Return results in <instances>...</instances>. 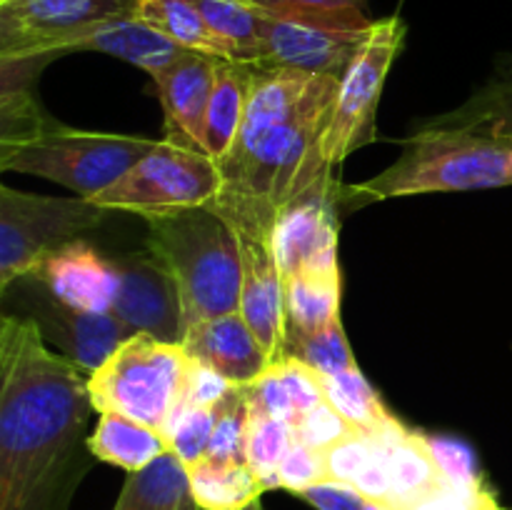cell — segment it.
<instances>
[{
    "mask_svg": "<svg viewBox=\"0 0 512 510\" xmlns=\"http://www.w3.org/2000/svg\"><path fill=\"white\" fill-rule=\"evenodd\" d=\"M88 378L45 345L35 320H0V510H68L88 470Z\"/></svg>",
    "mask_w": 512,
    "mask_h": 510,
    "instance_id": "cell-1",
    "label": "cell"
},
{
    "mask_svg": "<svg viewBox=\"0 0 512 510\" xmlns=\"http://www.w3.org/2000/svg\"><path fill=\"white\" fill-rule=\"evenodd\" d=\"M338 90V75L255 65L248 113L233 150L220 163L223 190L280 210L315 180L335 173L325 163V133Z\"/></svg>",
    "mask_w": 512,
    "mask_h": 510,
    "instance_id": "cell-2",
    "label": "cell"
},
{
    "mask_svg": "<svg viewBox=\"0 0 512 510\" xmlns=\"http://www.w3.org/2000/svg\"><path fill=\"white\" fill-rule=\"evenodd\" d=\"M0 170L28 173L95 198L158 145L155 138L78 130L50 118L23 85L0 98Z\"/></svg>",
    "mask_w": 512,
    "mask_h": 510,
    "instance_id": "cell-3",
    "label": "cell"
},
{
    "mask_svg": "<svg viewBox=\"0 0 512 510\" xmlns=\"http://www.w3.org/2000/svg\"><path fill=\"white\" fill-rule=\"evenodd\" d=\"M512 138L455 125L425 123L390 168L360 185L343 188V200L408 198L425 193H458L512 185Z\"/></svg>",
    "mask_w": 512,
    "mask_h": 510,
    "instance_id": "cell-4",
    "label": "cell"
},
{
    "mask_svg": "<svg viewBox=\"0 0 512 510\" xmlns=\"http://www.w3.org/2000/svg\"><path fill=\"white\" fill-rule=\"evenodd\" d=\"M148 248L178 285L185 333L203 320L240 310L243 263L235 230L213 208L180 210L148 218Z\"/></svg>",
    "mask_w": 512,
    "mask_h": 510,
    "instance_id": "cell-5",
    "label": "cell"
},
{
    "mask_svg": "<svg viewBox=\"0 0 512 510\" xmlns=\"http://www.w3.org/2000/svg\"><path fill=\"white\" fill-rule=\"evenodd\" d=\"M183 343H165L150 333L125 338L98 370L88 390L98 413H118L163 435L188 373Z\"/></svg>",
    "mask_w": 512,
    "mask_h": 510,
    "instance_id": "cell-6",
    "label": "cell"
},
{
    "mask_svg": "<svg viewBox=\"0 0 512 510\" xmlns=\"http://www.w3.org/2000/svg\"><path fill=\"white\" fill-rule=\"evenodd\" d=\"M263 5L260 48L253 65L343 78L375 20L360 8Z\"/></svg>",
    "mask_w": 512,
    "mask_h": 510,
    "instance_id": "cell-7",
    "label": "cell"
},
{
    "mask_svg": "<svg viewBox=\"0 0 512 510\" xmlns=\"http://www.w3.org/2000/svg\"><path fill=\"white\" fill-rule=\"evenodd\" d=\"M215 210L223 215L235 230L243 263V288H240V315L255 338L268 353L270 363L285 358V295L283 273H280L278 250H275V220L278 210L263 200L220 190L213 200Z\"/></svg>",
    "mask_w": 512,
    "mask_h": 510,
    "instance_id": "cell-8",
    "label": "cell"
},
{
    "mask_svg": "<svg viewBox=\"0 0 512 510\" xmlns=\"http://www.w3.org/2000/svg\"><path fill=\"white\" fill-rule=\"evenodd\" d=\"M115 210L93 198H48L0 185V290L33 273L48 255L98 228Z\"/></svg>",
    "mask_w": 512,
    "mask_h": 510,
    "instance_id": "cell-9",
    "label": "cell"
},
{
    "mask_svg": "<svg viewBox=\"0 0 512 510\" xmlns=\"http://www.w3.org/2000/svg\"><path fill=\"white\" fill-rule=\"evenodd\" d=\"M223 185L220 165L208 153L160 138L143 160L93 200L148 220L213 203Z\"/></svg>",
    "mask_w": 512,
    "mask_h": 510,
    "instance_id": "cell-10",
    "label": "cell"
},
{
    "mask_svg": "<svg viewBox=\"0 0 512 510\" xmlns=\"http://www.w3.org/2000/svg\"><path fill=\"white\" fill-rule=\"evenodd\" d=\"M403 40L405 23L400 15L375 20L368 38L340 78L338 100L325 133V163L333 170L340 168L350 153L375 140L380 93Z\"/></svg>",
    "mask_w": 512,
    "mask_h": 510,
    "instance_id": "cell-11",
    "label": "cell"
},
{
    "mask_svg": "<svg viewBox=\"0 0 512 510\" xmlns=\"http://www.w3.org/2000/svg\"><path fill=\"white\" fill-rule=\"evenodd\" d=\"M343 188L328 173L278 210L275 250L283 278L340 280L338 213Z\"/></svg>",
    "mask_w": 512,
    "mask_h": 510,
    "instance_id": "cell-12",
    "label": "cell"
},
{
    "mask_svg": "<svg viewBox=\"0 0 512 510\" xmlns=\"http://www.w3.org/2000/svg\"><path fill=\"white\" fill-rule=\"evenodd\" d=\"M135 8L138 0H0V58L3 63L55 58L80 30L135 15Z\"/></svg>",
    "mask_w": 512,
    "mask_h": 510,
    "instance_id": "cell-13",
    "label": "cell"
},
{
    "mask_svg": "<svg viewBox=\"0 0 512 510\" xmlns=\"http://www.w3.org/2000/svg\"><path fill=\"white\" fill-rule=\"evenodd\" d=\"M13 285L20 290L18 303L28 313L25 318L35 320L43 338L58 345L60 353L73 360L85 375L98 370L125 338L135 335L115 315L90 313L60 300L33 273L23 275Z\"/></svg>",
    "mask_w": 512,
    "mask_h": 510,
    "instance_id": "cell-14",
    "label": "cell"
},
{
    "mask_svg": "<svg viewBox=\"0 0 512 510\" xmlns=\"http://www.w3.org/2000/svg\"><path fill=\"white\" fill-rule=\"evenodd\" d=\"M115 285L110 315L133 333H150L165 343H183L185 315L178 285L153 250L113 258Z\"/></svg>",
    "mask_w": 512,
    "mask_h": 510,
    "instance_id": "cell-15",
    "label": "cell"
},
{
    "mask_svg": "<svg viewBox=\"0 0 512 510\" xmlns=\"http://www.w3.org/2000/svg\"><path fill=\"white\" fill-rule=\"evenodd\" d=\"M220 60L223 58L188 50L170 68L153 75L165 113V138L205 153V113Z\"/></svg>",
    "mask_w": 512,
    "mask_h": 510,
    "instance_id": "cell-16",
    "label": "cell"
},
{
    "mask_svg": "<svg viewBox=\"0 0 512 510\" xmlns=\"http://www.w3.org/2000/svg\"><path fill=\"white\" fill-rule=\"evenodd\" d=\"M183 348L190 358L213 368L233 385H253L273 368L240 310L188 328Z\"/></svg>",
    "mask_w": 512,
    "mask_h": 510,
    "instance_id": "cell-17",
    "label": "cell"
},
{
    "mask_svg": "<svg viewBox=\"0 0 512 510\" xmlns=\"http://www.w3.org/2000/svg\"><path fill=\"white\" fill-rule=\"evenodd\" d=\"M60 300L90 313H110L113 305L115 275L113 260H105L83 240L55 250L33 270Z\"/></svg>",
    "mask_w": 512,
    "mask_h": 510,
    "instance_id": "cell-18",
    "label": "cell"
},
{
    "mask_svg": "<svg viewBox=\"0 0 512 510\" xmlns=\"http://www.w3.org/2000/svg\"><path fill=\"white\" fill-rule=\"evenodd\" d=\"M75 50H95V53L113 55V58L143 68L150 78L160 70L170 68L175 60L188 53L178 43L165 38L153 25L140 20L138 15H118V18L100 20V23L80 30L65 43L63 55L75 53Z\"/></svg>",
    "mask_w": 512,
    "mask_h": 510,
    "instance_id": "cell-19",
    "label": "cell"
},
{
    "mask_svg": "<svg viewBox=\"0 0 512 510\" xmlns=\"http://www.w3.org/2000/svg\"><path fill=\"white\" fill-rule=\"evenodd\" d=\"M380 435H383L385 460H388L390 503L395 508L413 510L420 500L448 483L435 460L428 435L405 428L400 420Z\"/></svg>",
    "mask_w": 512,
    "mask_h": 510,
    "instance_id": "cell-20",
    "label": "cell"
},
{
    "mask_svg": "<svg viewBox=\"0 0 512 510\" xmlns=\"http://www.w3.org/2000/svg\"><path fill=\"white\" fill-rule=\"evenodd\" d=\"M255 88V65L243 63V60L223 58L215 73L213 93H210L208 113H205L203 145L205 153L223 163L233 150L235 138L240 133L245 113H248L250 98Z\"/></svg>",
    "mask_w": 512,
    "mask_h": 510,
    "instance_id": "cell-21",
    "label": "cell"
},
{
    "mask_svg": "<svg viewBox=\"0 0 512 510\" xmlns=\"http://www.w3.org/2000/svg\"><path fill=\"white\" fill-rule=\"evenodd\" d=\"M88 453L95 460L118 465L128 473L148 468L160 455L170 453L168 440L158 430L118 413H100L98 428L88 438Z\"/></svg>",
    "mask_w": 512,
    "mask_h": 510,
    "instance_id": "cell-22",
    "label": "cell"
},
{
    "mask_svg": "<svg viewBox=\"0 0 512 510\" xmlns=\"http://www.w3.org/2000/svg\"><path fill=\"white\" fill-rule=\"evenodd\" d=\"M188 468L173 453L160 455L138 473H128L113 510H188L193 505Z\"/></svg>",
    "mask_w": 512,
    "mask_h": 510,
    "instance_id": "cell-23",
    "label": "cell"
},
{
    "mask_svg": "<svg viewBox=\"0 0 512 510\" xmlns=\"http://www.w3.org/2000/svg\"><path fill=\"white\" fill-rule=\"evenodd\" d=\"M188 478L193 500L203 510H240L268 490L248 463L200 458L188 465Z\"/></svg>",
    "mask_w": 512,
    "mask_h": 510,
    "instance_id": "cell-24",
    "label": "cell"
},
{
    "mask_svg": "<svg viewBox=\"0 0 512 510\" xmlns=\"http://www.w3.org/2000/svg\"><path fill=\"white\" fill-rule=\"evenodd\" d=\"M135 15L153 25L155 30L178 43L180 48L195 53L213 55V58L235 60L225 40L213 33L200 10L190 0H138Z\"/></svg>",
    "mask_w": 512,
    "mask_h": 510,
    "instance_id": "cell-25",
    "label": "cell"
},
{
    "mask_svg": "<svg viewBox=\"0 0 512 510\" xmlns=\"http://www.w3.org/2000/svg\"><path fill=\"white\" fill-rule=\"evenodd\" d=\"M430 123L512 138V58H505L498 65V73L468 103L460 105L453 113L433 118Z\"/></svg>",
    "mask_w": 512,
    "mask_h": 510,
    "instance_id": "cell-26",
    "label": "cell"
},
{
    "mask_svg": "<svg viewBox=\"0 0 512 510\" xmlns=\"http://www.w3.org/2000/svg\"><path fill=\"white\" fill-rule=\"evenodd\" d=\"M323 380V390L328 403L343 415L350 423V428L358 430V433H370L380 435L390 428V425L398 423L393 413L388 410V405L380 400V395L370 388V383L365 380L363 370L353 368L345 370L338 375H320Z\"/></svg>",
    "mask_w": 512,
    "mask_h": 510,
    "instance_id": "cell-27",
    "label": "cell"
},
{
    "mask_svg": "<svg viewBox=\"0 0 512 510\" xmlns=\"http://www.w3.org/2000/svg\"><path fill=\"white\" fill-rule=\"evenodd\" d=\"M213 33L230 48L235 60L255 63L260 48V18L263 5L258 0H190Z\"/></svg>",
    "mask_w": 512,
    "mask_h": 510,
    "instance_id": "cell-28",
    "label": "cell"
},
{
    "mask_svg": "<svg viewBox=\"0 0 512 510\" xmlns=\"http://www.w3.org/2000/svg\"><path fill=\"white\" fill-rule=\"evenodd\" d=\"M283 295L288 335L315 333L340 318V280L283 278Z\"/></svg>",
    "mask_w": 512,
    "mask_h": 510,
    "instance_id": "cell-29",
    "label": "cell"
},
{
    "mask_svg": "<svg viewBox=\"0 0 512 510\" xmlns=\"http://www.w3.org/2000/svg\"><path fill=\"white\" fill-rule=\"evenodd\" d=\"M295 430L288 420L275 418L250 405V425H248V465L268 490L275 488V475L280 463L290 448L295 445Z\"/></svg>",
    "mask_w": 512,
    "mask_h": 510,
    "instance_id": "cell-30",
    "label": "cell"
},
{
    "mask_svg": "<svg viewBox=\"0 0 512 510\" xmlns=\"http://www.w3.org/2000/svg\"><path fill=\"white\" fill-rule=\"evenodd\" d=\"M285 355L303 360L318 375H338L345 370L360 368L353 350H350L348 335H345L340 318L330 320L325 328L315 330V333L288 335L285 338Z\"/></svg>",
    "mask_w": 512,
    "mask_h": 510,
    "instance_id": "cell-31",
    "label": "cell"
},
{
    "mask_svg": "<svg viewBox=\"0 0 512 510\" xmlns=\"http://www.w3.org/2000/svg\"><path fill=\"white\" fill-rule=\"evenodd\" d=\"M248 425V385H235L215 405V428L205 458L223 460V463H248Z\"/></svg>",
    "mask_w": 512,
    "mask_h": 510,
    "instance_id": "cell-32",
    "label": "cell"
},
{
    "mask_svg": "<svg viewBox=\"0 0 512 510\" xmlns=\"http://www.w3.org/2000/svg\"><path fill=\"white\" fill-rule=\"evenodd\" d=\"M215 428V408L205 405H178L170 415L168 425L163 430V438L168 440L170 453L178 455L185 468L198 463L208 453L210 438Z\"/></svg>",
    "mask_w": 512,
    "mask_h": 510,
    "instance_id": "cell-33",
    "label": "cell"
},
{
    "mask_svg": "<svg viewBox=\"0 0 512 510\" xmlns=\"http://www.w3.org/2000/svg\"><path fill=\"white\" fill-rule=\"evenodd\" d=\"M328 465H325V450L305 445L295 440L290 453L280 463L275 475V488H285L290 493H303L305 488L318 483H328Z\"/></svg>",
    "mask_w": 512,
    "mask_h": 510,
    "instance_id": "cell-34",
    "label": "cell"
},
{
    "mask_svg": "<svg viewBox=\"0 0 512 510\" xmlns=\"http://www.w3.org/2000/svg\"><path fill=\"white\" fill-rule=\"evenodd\" d=\"M233 388L235 385L230 380H225L220 373H215L213 368L190 358L178 405H205V408H215Z\"/></svg>",
    "mask_w": 512,
    "mask_h": 510,
    "instance_id": "cell-35",
    "label": "cell"
},
{
    "mask_svg": "<svg viewBox=\"0 0 512 510\" xmlns=\"http://www.w3.org/2000/svg\"><path fill=\"white\" fill-rule=\"evenodd\" d=\"M358 433V430L350 428L348 420L338 413L330 403L318 405L313 413H308L303 418V423L295 428V438L305 445H313V448H330L333 443L343 440L345 435Z\"/></svg>",
    "mask_w": 512,
    "mask_h": 510,
    "instance_id": "cell-36",
    "label": "cell"
},
{
    "mask_svg": "<svg viewBox=\"0 0 512 510\" xmlns=\"http://www.w3.org/2000/svg\"><path fill=\"white\" fill-rule=\"evenodd\" d=\"M430 445H433L435 460H438L440 470H443L448 483L465 485L475 483V480H483V473L475 465L473 453L463 443L445 438H430Z\"/></svg>",
    "mask_w": 512,
    "mask_h": 510,
    "instance_id": "cell-37",
    "label": "cell"
},
{
    "mask_svg": "<svg viewBox=\"0 0 512 510\" xmlns=\"http://www.w3.org/2000/svg\"><path fill=\"white\" fill-rule=\"evenodd\" d=\"M298 498L318 510H363L365 505V495L360 490H355L353 485L335 483V480L310 485L303 493H298Z\"/></svg>",
    "mask_w": 512,
    "mask_h": 510,
    "instance_id": "cell-38",
    "label": "cell"
},
{
    "mask_svg": "<svg viewBox=\"0 0 512 510\" xmlns=\"http://www.w3.org/2000/svg\"><path fill=\"white\" fill-rule=\"evenodd\" d=\"M265 5H310V8H360L363 10L365 0H258Z\"/></svg>",
    "mask_w": 512,
    "mask_h": 510,
    "instance_id": "cell-39",
    "label": "cell"
},
{
    "mask_svg": "<svg viewBox=\"0 0 512 510\" xmlns=\"http://www.w3.org/2000/svg\"><path fill=\"white\" fill-rule=\"evenodd\" d=\"M363 510H400L395 508L393 503H385V500H373V498H365Z\"/></svg>",
    "mask_w": 512,
    "mask_h": 510,
    "instance_id": "cell-40",
    "label": "cell"
},
{
    "mask_svg": "<svg viewBox=\"0 0 512 510\" xmlns=\"http://www.w3.org/2000/svg\"><path fill=\"white\" fill-rule=\"evenodd\" d=\"M240 510H265V508H263V503H260V500H255V503L245 505V508H240Z\"/></svg>",
    "mask_w": 512,
    "mask_h": 510,
    "instance_id": "cell-41",
    "label": "cell"
},
{
    "mask_svg": "<svg viewBox=\"0 0 512 510\" xmlns=\"http://www.w3.org/2000/svg\"><path fill=\"white\" fill-rule=\"evenodd\" d=\"M188 510H203V508H200V505L198 503H193V505H190V508Z\"/></svg>",
    "mask_w": 512,
    "mask_h": 510,
    "instance_id": "cell-42",
    "label": "cell"
},
{
    "mask_svg": "<svg viewBox=\"0 0 512 510\" xmlns=\"http://www.w3.org/2000/svg\"><path fill=\"white\" fill-rule=\"evenodd\" d=\"M510 178H512V158H510Z\"/></svg>",
    "mask_w": 512,
    "mask_h": 510,
    "instance_id": "cell-43",
    "label": "cell"
}]
</instances>
